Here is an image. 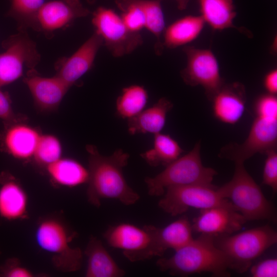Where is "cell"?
Instances as JSON below:
<instances>
[{"mask_svg":"<svg viewBox=\"0 0 277 277\" xmlns=\"http://www.w3.org/2000/svg\"><path fill=\"white\" fill-rule=\"evenodd\" d=\"M263 172L262 183L270 187L273 192L277 191V151L276 149L267 151L265 153Z\"/></svg>","mask_w":277,"mask_h":277,"instance_id":"31","label":"cell"},{"mask_svg":"<svg viewBox=\"0 0 277 277\" xmlns=\"http://www.w3.org/2000/svg\"><path fill=\"white\" fill-rule=\"evenodd\" d=\"M91 23L111 54L115 57L129 54L143 43L140 32L129 30L120 15L113 10L100 7L92 13Z\"/></svg>","mask_w":277,"mask_h":277,"instance_id":"9","label":"cell"},{"mask_svg":"<svg viewBox=\"0 0 277 277\" xmlns=\"http://www.w3.org/2000/svg\"><path fill=\"white\" fill-rule=\"evenodd\" d=\"M183 51L187 57L186 66L180 72L183 81L190 86H202L211 101L225 83L215 55L210 49L191 46H185Z\"/></svg>","mask_w":277,"mask_h":277,"instance_id":"12","label":"cell"},{"mask_svg":"<svg viewBox=\"0 0 277 277\" xmlns=\"http://www.w3.org/2000/svg\"><path fill=\"white\" fill-rule=\"evenodd\" d=\"M62 145L59 138L51 134L40 136L33 158L41 166L46 167L62 157Z\"/></svg>","mask_w":277,"mask_h":277,"instance_id":"30","label":"cell"},{"mask_svg":"<svg viewBox=\"0 0 277 277\" xmlns=\"http://www.w3.org/2000/svg\"><path fill=\"white\" fill-rule=\"evenodd\" d=\"M2 45L5 50L0 53V88L15 82L25 71L35 69L41 60L36 44L26 31H19Z\"/></svg>","mask_w":277,"mask_h":277,"instance_id":"8","label":"cell"},{"mask_svg":"<svg viewBox=\"0 0 277 277\" xmlns=\"http://www.w3.org/2000/svg\"><path fill=\"white\" fill-rule=\"evenodd\" d=\"M28 200L21 184L10 174L0 175V216L8 221L27 217Z\"/></svg>","mask_w":277,"mask_h":277,"instance_id":"20","label":"cell"},{"mask_svg":"<svg viewBox=\"0 0 277 277\" xmlns=\"http://www.w3.org/2000/svg\"><path fill=\"white\" fill-rule=\"evenodd\" d=\"M255 115L277 118V97L269 93L260 95L254 105Z\"/></svg>","mask_w":277,"mask_h":277,"instance_id":"32","label":"cell"},{"mask_svg":"<svg viewBox=\"0 0 277 277\" xmlns=\"http://www.w3.org/2000/svg\"><path fill=\"white\" fill-rule=\"evenodd\" d=\"M87 2L89 4H93L95 3L96 0H86Z\"/></svg>","mask_w":277,"mask_h":277,"instance_id":"38","label":"cell"},{"mask_svg":"<svg viewBox=\"0 0 277 277\" xmlns=\"http://www.w3.org/2000/svg\"><path fill=\"white\" fill-rule=\"evenodd\" d=\"M88 153L89 179L87 190L88 201L99 207L102 200L112 199L125 205L136 203L140 196L127 183L123 169L127 165L129 154L119 149L110 156L100 153L92 145L86 146Z\"/></svg>","mask_w":277,"mask_h":277,"instance_id":"1","label":"cell"},{"mask_svg":"<svg viewBox=\"0 0 277 277\" xmlns=\"http://www.w3.org/2000/svg\"><path fill=\"white\" fill-rule=\"evenodd\" d=\"M246 100V91L243 84L238 82L225 83L211 100L214 116L225 124H236L243 116Z\"/></svg>","mask_w":277,"mask_h":277,"instance_id":"19","label":"cell"},{"mask_svg":"<svg viewBox=\"0 0 277 277\" xmlns=\"http://www.w3.org/2000/svg\"><path fill=\"white\" fill-rule=\"evenodd\" d=\"M247 222L229 202L200 210L194 219L193 231L213 236L227 235L240 230Z\"/></svg>","mask_w":277,"mask_h":277,"instance_id":"14","label":"cell"},{"mask_svg":"<svg viewBox=\"0 0 277 277\" xmlns=\"http://www.w3.org/2000/svg\"><path fill=\"white\" fill-rule=\"evenodd\" d=\"M201 16L214 30L238 28L233 24L236 15L233 0H199Z\"/></svg>","mask_w":277,"mask_h":277,"instance_id":"25","label":"cell"},{"mask_svg":"<svg viewBox=\"0 0 277 277\" xmlns=\"http://www.w3.org/2000/svg\"><path fill=\"white\" fill-rule=\"evenodd\" d=\"M0 276L4 277H32V272L23 266L18 259L10 258L0 267Z\"/></svg>","mask_w":277,"mask_h":277,"instance_id":"33","label":"cell"},{"mask_svg":"<svg viewBox=\"0 0 277 277\" xmlns=\"http://www.w3.org/2000/svg\"><path fill=\"white\" fill-rule=\"evenodd\" d=\"M253 277H276L277 259L268 258L263 260L249 268Z\"/></svg>","mask_w":277,"mask_h":277,"instance_id":"34","label":"cell"},{"mask_svg":"<svg viewBox=\"0 0 277 277\" xmlns=\"http://www.w3.org/2000/svg\"><path fill=\"white\" fill-rule=\"evenodd\" d=\"M72 238L66 225L52 217L41 220L35 232L38 246L51 255L57 269L65 272L78 270L82 264V251L80 248L71 246Z\"/></svg>","mask_w":277,"mask_h":277,"instance_id":"6","label":"cell"},{"mask_svg":"<svg viewBox=\"0 0 277 277\" xmlns=\"http://www.w3.org/2000/svg\"><path fill=\"white\" fill-rule=\"evenodd\" d=\"M201 141L197 142L188 153L180 156L153 177H147L145 182L150 195L162 196L171 186L192 184L211 185L217 173L214 169L203 165L201 157Z\"/></svg>","mask_w":277,"mask_h":277,"instance_id":"4","label":"cell"},{"mask_svg":"<svg viewBox=\"0 0 277 277\" xmlns=\"http://www.w3.org/2000/svg\"><path fill=\"white\" fill-rule=\"evenodd\" d=\"M0 137L2 150L14 158L26 161L33 158L41 133L22 122L6 123Z\"/></svg>","mask_w":277,"mask_h":277,"instance_id":"18","label":"cell"},{"mask_svg":"<svg viewBox=\"0 0 277 277\" xmlns=\"http://www.w3.org/2000/svg\"><path fill=\"white\" fill-rule=\"evenodd\" d=\"M154 135L152 147L140 155L150 166H166L183 152L178 142L169 135L161 132Z\"/></svg>","mask_w":277,"mask_h":277,"instance_id":"26","label":"cell"},{"mask_svg":"<svg viewBox=\"0 0 277 277\" xmlns=\"http://www.w3.org/2000/svg\"><path fill=\"white\" fill-rule=\"evenodd\" d=\"M158 228L123 223L110 226L104 237L111 247L122 250L128 260L137 262L162 256L157 243Z\"/></svg>","mask_w":277,"mask_h":277,"instance_id":"7","label":"cell"},{"mask_svg":"<svg viewBox=\"0 0 277 277\" xmlns=\"http://www.w3.org/2000/svg\"><path fill=\"white\" fill-rule=\"evenodd\" d=\"M121 11V17L131 31L140 32L147 29L156 38L154 51L161 54L164 50L162 37L166 28L161 0H114Z\"/></svg>","mask_w":277,"mask_h":277,"instance_id":"10","label":"cell"},{"mask_svg":"<svg viewBox=\"0 0 277 277\" xmlns=\"http://www.w3.org/2000/svg\"><path fill=\"white\" fill-rule=\"evenodd\" d=\"M231 180L219 189L224 198L248 221H276V210L268 201L260 186L246 170L244 163H234Z\"/></svg>","mask_w":277,"mask_h":277,"instance_id":"3","label":"cell"},{"mask_svg":"<svg viewBox=\"0 0 277 277\" xmlns=\"http://www.w3.org/2000/svg\"><path fill=\"white\" fill-rule=\"evenodd\" d=\"M102 45L103 39L94 32L71 56L57 61L55 75L71 88L92 68Z\"/></svg>","mask_w":277,"mask_h":277,"instance_id":"16","label":"cell"},{"mask_svg":"<svg viewBox=\"0 0 277 277\" xmlns=\"http://www.w3.org/2000/svg\"><path fill=\"white\" fill-rule=\"evenodd\" d=\"M24 82L30 91L35 107L44 112L57 110L70 88L57 76H42L35 69L26 73Z\"/></svg>","mask_w":277,"mask_h":277,"instance_id":"17","label":"cell"},{"mask_svg":"<svg viewBox=\"0 0 277 277\" xmlns=\"http://www.w3.org/2000/svg\"><path fill=\"white\" fill-rule=\"evenodd\" d=\"M46 168L51 180L62 186L74 187L88 181V168L72 158L61 157Z\"/></svg>","mask_w":277,"mask_h":277,"instance_id":"24","label":"cell"},{"mask_svg":"<svg viewBox=\"0 0 277 277\" xmlns=\"http://www.w3.org/2000/svg\"><path fill=\"white\" fill-rule=\"evenodd\" d=\"M148 100V93L144 86L132 85L123 88L117 97L116 114L123 118L129 119L143 111Z\"/></svg>","mask_w":277,"mask_h":277,"instance_id":"28","label":"cell"},{"mask_svg":"<svg viewBox=\"0 0 277 277\" xmlns=\"http://www.w3.org/2000/svg\"><path fill=\"white\" fill-rule=\"evenodd\" d=\"M192 231V225L186 217L158 228L157 243L162 254L168 249L175 251L187 244L193 239Z\"/></svg>","mask_w":277,"mask_h":277,"instance_id":"27","label":"cell"},{"mask_svg":"<svg viewBox=\"0 0 277 277\" xmlns=\"http://www.w3.org/2000/svg\"><path fill=\"white\" fill-rule=\"evenodd\" d=\"M228 202L213 185L192 184L168 187L159 206L166 213L176 216L191 208L202 210Z\"/></svg>","mask_w":277,"mask_h":277,"instance_id":"11","label":"cell"},{"mask_svg":"<svg viewBox=\"0 0 277 277\" xmlns=\"http://www.w3.org/2000/svg\"><path fill=\"white\" fill-rule=\"evenodd\" d=\"M264 87L268 93L276 95L277 93V70L274 68L268 72L263 81Z\"/></svg>","mask_w":277,"mask_h":277,"instance_id":"36","label":"cell"},{"mask_svg":"<svg viewBox=\"0 0 277 277\" xmlns=\"http://www.w3.org/2000/svg\"><path fill=\"white\" fill-rule=\"evenodd\" d=\"M87 277H122L125 271L117 264L97 238H90L85 251Z\"/></svg>","mask_w":277,"mask_h":277,"instance_id":"22","label":"cell"},{"mask_svg":"<svg viewBox=\"0 0 277 277\" xmlns=\"http://www.w3.org/2000/svg\"><path fill=\"white\" fill-rule=\"evenodd\" d=\"M90 14L80 0H53L43 5L37 17L35 31H41L47 37L54 32L66 28L77 18Z\"/></svg>","mask_w":277,"mask_h":277,"instance_id":"15","label":"cell"},{"mask_svg":"<svg viewBox=\"0 0 277 277\" xmlns=\"http://www.w3.org/2000/svg\"><path fill=\"white\" fill-rule=\"evenodd\" d=\"M45 0H11L7 15L17 22L19 31L36 30L38 13Z\"/></svg>","mask_w":277,"mask_h":277,"instance_id":"29","label":"cell"},{"mask_svg":"<svg viewBox=\"0 0 277 277\" xmlns=\"http://www.w3.org/2000/svg\"><path fill=\"white\" fill-rule=\"evenodd\" d=\"M205 24L201 15H187L176 20L164 31V47L173 49L191 43L200 35Z\"/></svg>","mask_w":277,"mask_h":277,"instance_id":"23","label":"cell"},{"mask_svg":"<svg viewBox=\"0 0 277 277\" xmlns=\"http://www.w3.org/2000/svg\"><path fill=\"white\" fill-rule=\"evenodd\" d=\"M0 118L6 123L23 122L22 118L13 111L10 97L6 92L0 88Z\"/></svg>","mask_w":277,"mask_h":277,"instance_id":"35","label":"cell"},{"mask_svg":"<svg viewBox=\"0 0 277 277\" xmlns=\"http://www.w3.org/2000/svg\"><path fill=\"white\" fill-rule=\"evenodd\" d=\"M0 253H1V252H0Z\"/></svg>","mask_w":277,"mask_h":277,"instance_id":"39","label":"cell"},{"mask_svg":"<svg viewBox=\"0 0 277 277\" xmlns=\"http://www.w3.org/2000/svg\"><path fill=\"white\" fill-rule=\"evenodd\" d=\"M163 1V0H161ZM176 2L177 4V8L180 10H185L189 3L190 0H174Z\"/></svg>","mask_w":277,"mask_h":277,"instance_id":"37","label":"cell"},{"mask_svg":"<svg viewBox=\"0 0 277 277\" xmlns=\"http://www.w3.org/2000/svg\"><path fill=\"white\" fill-rule=\"evenodd\" d=\"M172 103L166 97L136 115L128 119V131L131 135L161 132L165 126L168 113L172 109Z\"/></svg>","mask_w":277,"mask_h":277,"instance_id":"21","label":"cell"},{"mask_svg":"<svg viewBox=\"0 0 277 277\" xmlns=\"http://www.w3.org/2000/svg\"><path fill=\"white\" fill-rule=\"evenodd\" d=\"M249 134L241 143L223 147L218 156L236 163H243L258 153L276 149L277 118L255 115Z\"/></svg>","mask_w":277,"mask_h":277,"instance_id":"13","label":"cell"},{"mask_svg":"<svg viewBox=\"0 0 277 277\" xmlns=\"http://www.w3.org/2000/svg\"><path fill=\"white\" fill-rule=\"evenodd\" d=\"M156 265L160 270L175 276L202 272H209L216 277L230 275L228 258L216 246L214 236L208 234H201L193 238L171 257L159 259Z\"/></svg>","mask_w":277,"mask_h":277,"instance_id":"2","label":"cell"},{"mask_svg":"<svg viewBox=\"0 0 277 277\" xmlns=\"http://www.w3.org/2000/svg\"><path fill=\"white\" fill-rule=\"evenodd\" d=\"M216 246L228 258L231 269L243 273L252 262L277 242L276 231L268 225L227 235L214 236Z\"/></svg>","mask_w":277,"mask_h":277,"instance_id":"5","label":"cell"}]
</instances>
